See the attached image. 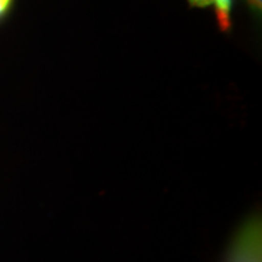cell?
Listing matches in <instances>:
<instances>
[{"label": "cell", "instance_id": "obj_2", "mask_svg": "<svg viewBox=\"0 0 262 262\" xmlns=\"http://www.w3.org/2000/svg\"><path fill=\"white\" fill-rule=\"evenodd\" d=\"M247 3L249 4V6H250V9L255 12V14L261 16L262 0H247Z\"/></svg>", "mask_w": 262, "mask_h": 262}, {"label": "cell", "instance_id": "obj_1", "mask_svg": "<svg viewBox=\"0 0 262 262\" xmlns=\"http://www.w3.org/2000/svg\"><path fill=\"white\" fill-rule=\"evenodd\" d=\"M216 5V17L222 31L231 28L232 0H214Z\"/></svg>", "mask_w": 262, "mask_h": 262}, {"label": "cell", "instance_id": "obj_4", "mask_svg": "<svg viewBox=\"0 0 262 262\" xmlns=\"http://www.w3.org/2000/svg\"><path fill=\"white\" fill-rule=\"evenodd\" d=\"M10 3H11V0H0V16L8 10V8L10 6Z\"/></svg>", "mask_w": 262, "mask_h": 262}, {"label": "cell", "instance_id": "obj_3", "mask_svg": "<svg viewBox=\"0 0 262 262\" xmlns=\"http://www.w3.org/2000/svg\"><path fill=\"white\" fill-rule=\"evenodd\" d=\"M193 6H198V8H205V6L211 5L214 0H188Z\"/></svg>", "mask_w": 262, "mask_h": 262}]
</instances>
